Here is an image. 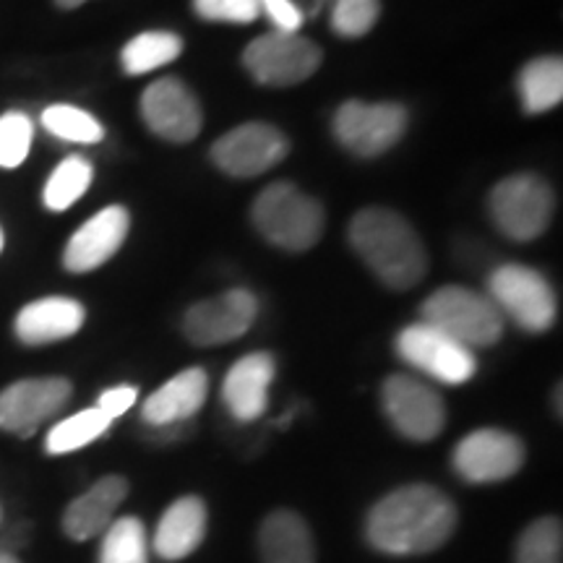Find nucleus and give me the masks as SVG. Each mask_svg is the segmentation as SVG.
<instances>
[{"label":"nucleus","mask_w":563,"mask_h":563,"mask_svg":"<svg viewBox=\"0 0 563 563\" xmlns=\"http://www.w3.org/2000/svg\"><path fill=\"white\" fill-rule=\"evenodd\" d=\"M456 527V506L433 485H405L373 506L365 540L389 555H422L446 545Z\"/></svg>","instance_id":"f257e3e1"},{"label":"nucleus","mask_w":563,"mask_h":563,"mask_svg":"<svg viewBox=\"0 0 563 563\" xmlns=\"http://www.w3.org/2000/svg\"><path fill=\"white\" fill-rule=\"evenodd\" d=\"M350 245L389 290H410L428 272L426 245L402 214L371 207L350 222Z\"/></svg>","instance_id":"f03ea898"},{"label":"nucleus","mask_w":563,"mask_h":563,"mask_svg":"<svg viewBox=\"0 0 563 563\" xmlns=\"http://www.w3.org/2000/svg\"><path fill=\"white\" fill-rule=\"evenodd\" d=\"M253 224L272 245L300 253L321 241L327 214L313 196L282 180L264 188L253 201Z\"/></svg>","instance_id":"7ed1b4c3"},{"label":"nucleus","mask_w":563,"mask_h":563,"mask_svg":"<svg viewBox=\"0 0 563 563\" xmlns=\"http://www.w3.org/2000/svg\"><path fill=\"white\" fill-rule=\"evenodd\" d=\"M422 321L449 334L464 347H490L504 336V313L496 302L467 287L449 285L422 302Z\"/></svg>","instance_id":"20e7f679"},{"label":"nucleus","mask_w":563,"mask_h":563,"mask_svg":"<svg viewBox=\"0 0 563 563\" xmlns=\"http://www.w3.org/2000/svg\"><path fill=\"white\" fill-rule=\"evenodd\" d=\"M488 209L496 228L517 243H530L551 224L555 211L553 188L540 175L522 173L504 178L490 191Z\"/></svg>","instance_id":"39448f33"},{"label":"nucleus","mask_w":563,"mask_h":563,"mask_svg":"<svg viewBox=\"0 0 563 563\" xmlns=\"http://www.w3.org/2000/svg\"><path fill=\"white\" fill-rule=\"evenodd\" d=\"M488 290L504 319L509 316L525 332L540 334L553 327L559 302L553 287L540 272L522 264H504L490 274Z\"/></svg>","instance_id":"423d86ee"},{"label":"nucleus","mask_w":563,"mask_h":563,"mask_svg":"<svg viewBox=\"0 0 563 563\" xmlns=\"http://www.w3.org/2000/svg\"><path fill=\"white\" fill-rule=\"evenodd\" d=\"M316 42L298 32H269L253 40L243 53V66L266 87H295L308 81L321 66Z\"/></svg>","instance_id":"0eeeda50"},{"label":"nucleus","mask_w":563,"mask_h":563,"mask_svg":"<svg viewBox=\"0 0 563 563\" xmlns=\"http://www.w3.org/2000/svg\"><path fill=\"white\" fill-rule=\"evenodd\" d=\"M407 110L397 102H344L334 115V136L357 157H378L405 136Z\"/></svg>","instance_id":"6e6552de"},{"label":"nucleus","mask_w":563,"mask_h":563,"mask_svg":"<svg viewBox=\"0 0 563 563\" xmlns=\"http://www.w3.org/2000/svg\"><path fill=\"white\" fill-rule=\"evenodd\" d=\"M397 352L407 365L428 373V376L441 384H467L477 371L473 350L464 347V344L439 332V329L426 321L412 323V327L399 332Z\"/></svg>","instance_id":"1a4fd4ad"},{"label":"nucleus","mask_w":563,"mask_h":563,"mask_svg":"<svg viewBox=\"0 0 563 563\" xmlns=\"http://www.w3.org/2000/svg\"><path fill=\"white\" fill-rule=\"evenodd\" d=\"M382 405L397 433L410 441H433L446 426V405L441 394L405 373L386 378Z\"/></svg>","instance_id":"9d476101"},{"label":"nucleus","mask_w":563,"mask_h":563,"mask_svg":"<svg viewBox=\"0 0 563 563\" xmlns=\"http://www.w3.org/2000/svg\"><path fill=\"white\" fill-rule=\"evenodd\" d=\"M290 152L285 133L269 123H243L211 146V159L232 178H253L269 173Z\"/></svg>","instance_id":"9b49d317"},{"label":"nucleus","mask_w":563,"mask_h":563,"mask_svg":"<svg viewBox=\"0 0 563 563\" xmlns=\"http://www.w3.org/2000/svg\"><path fill=\"white\" fill-rule=\"evenodd\" d=\"M70 391L74 386L60 376L24 378V382L5 386L0 391V431L30 439L42 422L51 420L68 405Z\"/></svg>","instance_id":"f8f14e48"},{"label":"nucleus","mask_w":563,"mask_h":563,"mask_svg":"<svg viewBox=\"0 0 563 563\" xmlns=\"http://www.w3.org/2000/svg\"><path fill=\"white\" fill-rule=\"evenodd\" d=\"M258 316V300L249 290H230L196 302L183 316V334L199 347L241 340Z\"/></svg>","instance_id":"ddd939ff"},{"label":"nucleus","mask_w":563,"mask_h":563,"mask_svg":"<svg viewBox=\"0 0 563 563\" xmlns=\"http://www.w3.org/2000/svg\"><path fill=\"white\" fill-rule=\"evenodd\" d=\"M452 462L462 481L501 483L522 470L525 443L498 428H481L456 443Z\"/></svg>","instance_id":"4468645a"},{"label":"nucleus","mask_w":563,"mask_h":563,"mask_svg":"<svg viewBox=\"0 0 563 563\" xmlns=\"http://www.w3.org/2000/svg\"><path fill=\"white\" fill-rule=\"evenodd\" d=\"M141 118L152 133L173 144H188L201 133L203 115L196 95L180 79H157L141 95Z\"/></svg>","instance_id":"2eb2a0df"},{"label":"nucleus","mask_w":563,"mask_h":563,"mask_svg":"<svg viewBox=\"0 0 563 563\" xmlns=\"http://www.w3.org/2000/svg\"><path fill=\"white\" fill-rule=\"evenodd\" d=\"M131 228V214L125 207H108L100 214L84 222L79 230L70 235L63 253V266L74 274H87L108 264L121 245L125 243Z\"/></svg>","instance_id":"dca6fc26"},{"label":"nucleus","mask_w":563,"mask_h":563,"mask_svg":"<svg viewBox=\"0 0 563 563\" xmlns=\"http://www.w3.org/2000/svg\"><path fill=\"white\" fill-rule=\"evenodd\" d=\"M277 373V363L269 352H251L232 365L222 384V399L241 422H253L266 412L269 386Z\"/></svg>","instance_id":"f3484780"},{"label":"nucleus","mask_w":563,"mask_h":563,"mask_svg":"<svg viewBox=\"0 0 563 563\" xmlns=\"http://www.w3.org/2000/svg\"><path fill=\"white\" fill-rule=\"evenodd\" d=\"M125 496H129V481L123 475H104L102 481H97L87 493L68 504L63 514V530L76 543L104 534L115 522V511L121 509Z\"/></svg>","instance_id":"a211bd4d"},{"label":"nucleus","mask_w":563,"mask_h":563,"mask_svg":"<svg viewBox=\"0 0 563 563\" xmlns=\"http://www.w3.org/2000/svg\"><path fill=\"white\" fill-rule=\"evenodd\" d=\"M209 394V376L203 368H188L170 378L146 399L141 418L154 428H170L186 422L201 410Z\"/></svg>","instance_id":"6ab92c4d"},{"label":"nucleus","mask_w":563,"mask_h":563,"mask_svg":"<svg viewBox=\"0 0 563 563\" xmlns=\"http://www.w3.org/2000/svg\"><path fill=\"white\" fill-rule=\"evenodd\" d=\"M87 311L79 300L42 298L24 306L16 316V336L24 344H51L74 336L84 327Z\"/></svg>","instance_id":"aec40b11"},{"label":"nucleus","mask_w":563,"mask_h":563,"mask_svg":"<svg viewBox=\"0 0 563 563\" xmlns=\"http://www.w3.org/2000/svg\"><path fill=\"white\" fill-rule=\"evenodd\" d=\"M207 506L199 496H183L162 514L154 532V551L165 561H180L203 543Z\"/></svg>","instance_id":"412c9836"},{"label":"nucleus","mask_w":563,"mask_h":563,"mask_svg":"<svg viewBox=\"0 0 563 563\" xmlns=\"http://www.w3.org/2000/svg\"><path fill=\"white\" fill-rule=\"evenodd\" d=\"M262 563H316V543L306 519L295 511H274L258 530Z\"/></svg>","instance_id":"4be33fe9"},{"label":"nucleus","mask_w":563,"mask_h":563,"mask_svg":"<svg viewBox=\"0 0 563 563\" xmlns=\"http://www.w3.org/2000/svg\"><path fill=\"white\" fill-rule=\"evenodd\" d=\"M519 100L525 112L540 115V112L553 110L563 100V63L561 58H538L527 63L519 74Z\"/></svg>","instance_id":"5701e85b"},{"label":"nucleus","mask_w":563,"mask_h":563,"mask_svg":"<svg viewBox=\"0 0 563 563\" xmlns=\"http://www.w3.org/2000/svg\"><path fill=\"white\" fill-rule=\"evenodd\" d=\"M183 53V40L173 32H144L123 47L121 63L129 76H141L173 63Z\"/></svg>","instance_id":"b1692460"},{"label":"nucleus","mask_w":563,"mask_h":563,"mask_svg":"<svg viewBox=\"0 0 563 563\" xmlns=\"http://www.w3.org/2000/svg\"><path fill=\"white\" fill-rule=\"evenodd\" d=\"M91 178H95V167L89 159L79 157H66L55 167L45 186V207L51 211H66L89 191Z\"/></svg>","instance_id":"393cba45"},{"label":"nucleus","mask_w":563,"mask_h":563,"mask_svg":"<svg viewBox=\"0 0 563 563\" xmlns=\"http://www.w3.org/2000/svg\"><path fill=\"white\" fill-rule=\"evenodd\" d=\"M110 426L112 420L104 412L97 410V407L70 415V418L58 422V426L47 433V454H68L76 452V449L89 446L91 441H97L100 435L108 433Z\"/></svg>","instance_id":"a878e982"},{"label":"nucleus","mask_w":563,"mask_h":563,"mask_svg":"<svg viewBox=\"0 0 563 563\" xmlns=\"http://www.w3.org/2000/svg\"><path fill=\"white\" fill-rule=\"evenodd\" d=\"M100 563H150V540L141 519L123 517L108 527Z\"/></svg>","instance_id":"bb28decb"},{"label":"nucleus","mask_w":563,"mask_h":563,"mask_svg":"<svg viewBox=\"0 0 563 563\" xmlns=\"http://www.w3.org/2000/svg\"><path fill=\"white\" fill-rule=\"evenodd\" d=\"M514 563H563V527L559 517H543L522 532Z\"/></svg>","instance_id":"cd10ccee"},{"label":"nucleus","mask_w":563,"mask_h":563,"mask_svg":"<svg viewBox=\"0 0 563 563\" xmlns=\"http://www.w3.org/2000/svg\"><path fill=\"white\" fill-rule=\"evenodd\" d=\"M42 125L63 141L74 144H100L104 136L102 123L87 110L74 108V104H53L42 112Z\"/></svg>","instance_id":"c85d7f7f"},{"label":"nucleus","mask_w":563,"mask_h":563,"mask_svg":"<svg viewBox=\"0 0 563 563\" xmlns=\"http://www.w3.org/2000/svg\"><path fill=\"white\" fill-rule=\"evenodd\" d=\"M34 125L24 112H5L0 115V167L13 170L30 157Z\"/></svg>","instance_id":"c756f323"},{"label":"nucleus","mask_w":563,"mask_h":563,"mask_svg":"<svg viewBox=\"0 0 563 563\" xmlns=\"http://www.w3.org/2000/svg\"><path fill=\"white\" fill-rule=\"evenodd\" d=\"M382 13V0H334L332 30L340 37H363Z\"/></svg>","instance_id":"7c9ffc66"},{"label":"nucleus","mask_w":563,"mask_h":563,"mask_svg":"<svg viewBox=\"0 0 563 563\" xmlns=\"http://www.w3.org/2000/svg\"><path fill=\"white\" fill-rule=\"evenodd\" d=\"M194 9L207 21H232V24H251L262 16L258 0H194Z\"/></svg>","instance_id":"2f4dec72"},{"label":"nucleus","mask_w":563,"mask_h":563,"mask_svg":"<svg viewBox=\"0 0 563 563\" xmlns=\"http://www.w3.org/2000/svg\"><path fill=\"white\" fill-rule=\"evenodd\" d=\"M266 16L277 26V32H298L302 26V13L292 0H258Z\"/></svg>","instance_id":"473e14b6"},{"label":"nucleus","mask_w":563,"mask_h":563,"mask_svg":"<svg viewBox=\"0 0 563 563\" xmlns=\"http://www.w3.org/2000/svg\"><path fill=\"white\" fill-rule=\"evenodd\" d=\"M136 397H139L136 386H112V389L102 391L100 402H97V410L108 415L110 420H115L136 405Z\"/></svg>","instance_id":"72a5a7b5"},{"label":"nucleus","mask_w":563,"mask_h":563,"mask_svg":"<svg viewBox=\"0 0 563 563\" xmlns=\"http://www.w3.org/2000/svg\"><path fill=\"white\" fill-rule=\"evenodd\" d=\"M55 3H58L60 5V9H79V5H84V3H87V0H55Z\"/></svg>","instance_id":"f704fd0d"},{"label":"nucleus","mask_w":563,"mask_h":563,"mask_svg":"<svg viewBox=\"0 0 563 563\" xmlns=\"http://www.w3.org/2000/svg\"><path fill=\"white\" fill-rule=\"evenodd\" d=\"M0 563H19L16 555H11L9 551H0Z\"/></svg>","instance_id":"c9c22d12"},{"label":"nucleus","mask_w":563,"mask_h":563,"mask_svg":"<svg viewBox=\"0 0 563 563\" xmlns=\"http://www.w3.org/2000/svg\"><path fill=\"white\" fill-rule=\"evenodd\" d=\"M0 251H3V230H0Z\"/></svg>","instance_id":"e433bc0d"},{"label":"nucleus","mask_w":563,"mask_h":563,"mask_svg":"<svg viewBox=\"0 0 563 563\" xmlns=\"http://www.w3.org/2000/svg\"><path fill=\"white\" fill-rule=\"evenodd\" d=\"M0 519H3V511H0Z\"/></svg>","instance_id":"4c0bfd02"}]
</instances>
